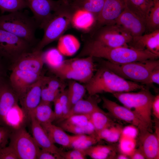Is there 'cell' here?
I'll return each mask as SVG.
<instances>
[{
    "label": "cell",
    "instance_id": "cell-19",
    "mask_svg": "<svg viewBox=\"0 0 159 159\" xmlns=\"http://www.w3.org/2000/svg\"><path fill=\"white\" fill-rule=\"evenodd\" d=\"M129 47L138 50H147L159 56V29L132 37Z\"/></svg>",
    "mask_w": 159,
    "mask_h": 159
},
{
    "label": "cell",
    "instance_id": "cell-35",
    "mask_svg": "<svg viewBox=\"0 0 159 159\" xmlns=\"http://www.w3.org/2000/svg\"><path fill=\"white\" fill-rule=\"evenodd\" d=\"M78 42L73 37H64L60 40L58 46V51L67 56L73 55L80 47Z\"/></svg>",
    "mask_w": 159,
    "mask_h": 159
},
{
    "label": "cell",
    "instance_id": "cell-55",
    "mask_svg": "<svg viewBox=\"0 0 159 159\" xmlns=\"http://www.w3.org/2000/svg\"></svg>",
    "mask_w": 159,
    "mask_h": 159
},
{
    "label": "cell",
    "instance_id": "cell-51",
    "mask_svg": "<svg viewBox=\"0 0 159 159\" xmlns=\"http://www.w3.org/2000/svg\"><path fill=\"white\" fill-rule=\"evenodd\" d=\"M6 75V69L3 59L0 57V77Z\"/></svg>",
    "mask_w": 159,
    "mask_h": 159
},
{
    "label": "cell",
    "instance_id": "cell-10",
    "mask_svg": "<svg viewBox=\"0 0 159 159\" xmlns=\"http://www.w3.org/2000/svg\"><path fill=\"white\" fill-rule=\"evenodd\" d=\"M32 12L33 17L39 27L43 29L58 9L63 1L59 0H25Z\"/></svg>",
    "mask_w": 159,
    "mask_h": 159
},
{
    "label": "cell",
    "instance_id": "cell-4",
    "mask_svg": "<svg viewBox=\"0 0 159 159\" xmlns=\"http://www.w3.org/2000/svg\"><path fill=\"white\" fill-rule=\"evenodd\" d=\"M38 27V24L33 17L20 11L0 16V29L15 35L32 46L37 45L35 33Z\"/></svg>",
    "mask_w": 159,
    "mask_h": 159
},
{
    "label": "cell",
    "instance_id": "cell-22",
    "mask_svg": "<svg viewBox=\"0 0 159 159\" xmlns=\"http://www.w3.org/2000/svg\"><path fill=\"white\" fill-rule=\"evenodd\" d=\"M96 95H89L87 99L83 98L78 101L72 107L67 114L57 120V122L62 121L73 115L91 114L95 111L101 110L98 105L99 99Z\"/></svg>",
    "mask_w": 159,
    "mask_h": 159
},
{
    "label": "cell",
    "instance_id": "cell-42",
    "mask_svg": "<svg viewBox=\"0 0 159 159\" xmlns=\"http://www.w3.org/2000/svg\"><path fill=\"white\" fill-rule=\"evenodd\" d=\"M87 156L84 150L75 148L67 151H63L62 155L63 159H85Z\"/></svg>",
    "mask_w": 159,
    "mask_h": 159
},
{
    "label": "cell",
    "instance_id": "cell-16",
    "mask_svg": "<svg viewBox=\"0 0 159 159\" xmlns=\"http://www.w3.org/2000/svg\"><path fill=\"white\" fill-rule=\"evenodd\" d=\"M115 24L132 37L143 35L146 32L145 21L126 7L117 19Z\"/></svg>",
    "mask_w": 159,
    "mask_h": 159
},
{
    "label": "cell",
    "instance_id": "cell-18",
    "mask_svg": "<svg viewBox=\"0 0 159 159\" xmlns=\"http://www.w3.org/2000/svg\"><path fill=\"white\" fill-rule=\"evenodd\" d=\"M30 120L32 137L39 147L55 155L58 159H62L63 151L52 141L42 125L32 116Z\"/></svg>",
    "mask_w": 159,
    "mask_h": 159
},
{
    "label": "cell",
    "instance_id": "cell-45",
    "mask_svg": "<svg viewBox=\"0 0 159 159\" xmlns=\"http://www.w3.org/2000/svg\"><path fill=\"white\" fill-rule=\"evenodd\" d=\"M0 159H19L14 150L10 146L0 148Z\"/></svg>",
    "mask_w": 159,
    "mask_h": 159
},
{
    "label": "cell",
    "instance_id": "cell-8",
    "mask_svg": "<svg viewBox=\"0 0 159 159\" xmlns=\"http://www.w3.org/2000/svg\"><path fill=\"white\" fill-rule=\"evenodd\" d=\"M9 139V145L14 150L19 159H37L39 148L24 127L12 128Z\"/></svg>",
    "mask_w": 159,
    "mask_h": 159
},
{
    "label": "cell",
    "instance_id": "cell-52",
    "mask_svg": "<svg viewBox=\"0 0 159 159\" xmlns=\"http://www.w3.org/2000/svg\"><path fill=\"white\" fill-rule=\"evenodd\" d=\"M115 158L117 159H130L129 156L125 154L120 153L117 155H116Z\"/></svg>",
    "mask_w": 159,
    "mask_h": 159
},
{
    "label": "cell",
    "instance_id": "cell-30",
    "mask_svg": "<svg viewBox=\"0 0 159 159\" xmlns=\"http://www.w3.org/2000/svg\"><path fill=\"white\" fill-rule=\"evenodd\" d=\"M105 0H75L69 3L77 10H83L92 14L95 19L102 10Z\"/></svg>",
    "mask_w": 159,
    "mask_h": 159
},
{
    "label": "cell",
    "instance_id": "cell-11",
    "mask_svg": "<svg viewBox=\"0 0 159 159\" xmlns=\"http://www.w3.org/2000/svg\"><path fill=\"white\" fill-rule=\"evenodd\" d=\"M102 99L103 107L113 117L134 126L138 129L140 133L147 130L150 131L146 125L132 110L105 97H103Z\"/></svg>",
    "mask_w": 159,
    "mask_h": 159
},
{
    "label": "cell",
    "instance_id": "cell-6",
    "mask_svg": "<svg viewBox=\"0 0 159 159\" xmlns=\"http://www.w3.org/2000/svg\"><path fill=\"white\" fill-rule=\"evenodd\" d=\"M104 66L125 79L144 84L151 72L159 66L157 59H150L124 64H116L107 60L103 62Z\"/></svg>",
    "mask_w": 159,
    "mask_h": 159
},
{
    "label": "cell",
    "instance_id": "cell-21",
    "mask_svg": "<svg viewBox=\"0 0 159 159\" xmlns=\"http://www.w3.org/2000/svg\"><path fill=\"white\" fill-rule=\"evenodd\" d=\"M49 69L57 77L62 80H74L85 84L91 79L95 70V69H74L62 67L58 65Z\"/></svg>",
    "mask_w": 159,
    "mask_h": 159
},
{
    "label": "cell",
    "instance_id": "cell-48",
    "mask_svg": "<svg viewBox=\"0 0 159 159\" xmlns=\"http://www.w3.org/2000/svg\"><path fill=\"white\" fill-rule=\"evenodd\" d=\"M37 159H57L55 155L47 151L39 149L38 152Z\"/></svg>",
    "mask_w": 159,
    "mask_h": 159
},
{
    "label": "cell",
    "instance_id": "cell-41",
    "mask_svg": "<svg viewBox=\"0 0 159 159\" xmlns=\"http://www.w3.org/2000/svg\"><path fill=\"white\" fill-rule=\"evenodd\" d=\"M123 128L121 125L115 123L110 127V134L105 140L110 143L117 142L120 138Z\"/></svg>",
    "mask_w": 159,
    "mask_h": 159
},
{
    "label": "cell",
    "instance_id": "cell-13",
    "mask_svg": "<svg viewBox=\"0 0 159 159\" xmlns=\"http://www.w3.org/2000/svg\"><path fill=\"white\" fill-rule=\"evenodd\" d=\"M42 51H32L21 54L11 63V70L17 69L41 74L44 63Z\"/></svg>",
    "mask_w": 159,
    "mask_h": 159
},
{
    "label": "cell",
    "instance_id": "cell-12",
    "mask_svg": "<svg viewBox=\"0 0 159 159\" xmlns=\"http://www.w3.org/2000/svg\"><path fill=\"white\" fill-rule=\"evenodd\" d=\"M19 98L6 76L0 77V125H8L6 119L11 110L18 104Z\"/></svg>",
    "mask_w": 159,
    "mask_h": 159
},
{
    "label": "cell",
    "instance_id": "cell-27",
    "mask_svg": "<svg viewBox=\"0 0 159 159\" xmlns=\"http://www.w3.org/2000/svg\"><path fill=\"white\" fill-rule=\"evenodd\" d=\"M93 58L90 56L77 57L61 61L58 66L63 68L82 70L96 68Z\"/></svg>",
    "mask_w": 159,
    "mask_h": 159
},
{
    "label": "cell",
    "instance_id": "cell-17",
    "mask_svg": "<svg viewBox=\"0 0 159 159\" xmlns=\"http://www.w3.org/2000/svg\"><path fill=\"white\" fill-rule=\"evenodd\" d=\"M44 77L43 75L37 82L30 86L19 100L22 112L29 120L34 110L41 102V91Z\"/></svg>",
    "mask_w": 159,
    "mask_h": 159
},
{
    "label": "cell",
    "instance_id": "cell-9",
    "mask_svg": "<svg viewBox=\"0 0 159 159\" xmlns=\"http://www.w3.org/2000/svg\"><path fill=\"white\" fill-rule=\"evenodd\" d=\"M28 43L15 35L0 29V57L11 63L22 54L32 51Z\"/></svg>",
    "mask_w": 159,
    "mask_h": 159
},
{
    "label": "cell",
    "instance_id": "cell-54",
    "mask_svg": "<svg viewBox=\"0 0 159 159\" xmlns=\"http://www.w3.org/2000/svg\"><path fill=\"white\" fill-rule=\"evenodd\" d=\"M75 0H69V2H71L73 1H74Z\"/></svg>",
    "mask_w": 159,
    "mask_h": 159
},
{
    "label": "cell",
    "instance_id": "cell-36",
    "mask_svg": "<svg viewBox=\"0 0 159 159\" xmlns=\"http://www.w3.org/2000/svg\"><path fill=\"white\" fill-rule=\"evenodd\" d=\"M59 126L65 131L75 135L87 134L97 135L94 127L90 121L85 126H80L67 123L63 121L58 122Z\"/></svg>",
    "mask_w": 159,
    "mask_h": 159
},
{
    "label": "cell",
    "instance_id": "cell-34",
    "mask_svg": "<svg viewBox=\"0 0 159 159\" xmlns=\"http://www.w3.org/2000/svg\"><path fill=\"white\" fill-rule=\"evenodd\" d=\"M71 144V148L85 150L95 145L100 141L95 135L81 134L74 135Z\"/></svg>",
    "mask_w": 159,
    "mask_h": 159
},
{
    "label": "cell",
    "instance_id": "cell-2",
    "mask_svg": "<svg viewBox=\"0 0 159 159\" xmlns=\"http://www.w3.org/2000/svg\"><path fill=\"white\" fill-rule=\"evenodd\" d=\"M85 84L87 91L91 96L103 92L113 94L131 92L145 87L143 85L124 79L104 66L98 69Z\"/></svg>",
    "mask_w": 159,
    "mask_h": 159
},
{
    "label": "cell",
    "instance_id": "cell-1",
    "mask_svg": "<svg viewBox=\"0 0 159 159\" xmlns=\"http://www.w3.org/2000/svg\"><path fill=\"white\" fill-rule=\"evenodd\" d=\"M87 56L104 58L111 62L120 64L157 59L159 57L147 50H138L129 46L110 47L86 39L82 49L76 57Z\"/></svg>",
    "mask_w": 159,
    "mask_h": 159
},
{
    "label": "cell",
    "instance_id": "cell-38",
    "mask_svg": "<svg viewBox=\"0 0 159 159\" xmlns=\"http://www.w3.org/2000/svg\"><path fill=\"white\" fill-rule=\"evenodd\" d=\"M90 115H73L62 121L72 125L80 126H85L87 125L90 122Z\"/></svg>",
    "mask_w": 159,
    "mask_h": 159
},
{
    "label": "cell",
    "instance_id": "cell-3",
    "mask_svg": "<svg viewBox=\"0 0 159 159\" xmlns=\"http://www.w3.org/2000/svg\"><path fill=\"white\" fill-rule=\"evenodd\" d=\"M77 11L69 3L63 1L43 29V37L33 50L42 51L46 46L60 39L72 26L73 17Z\"/></svg>",
    "mask_w": 159,
    "mask_h": 159
},
{
    "label": "cell",
    "instance_id": "cell-33",
    "mask_svg": "<svg viewBox=\"0 0 159 159\" xmlns=\"http://www.w3.org/2000/svg\"><path fill=\"white\" fill-rule=\"evenodd\" d=\"M153 0V5L145 21L147 33L159 29V0Z\"/></svg>",
    "mask_w": 159,
    "mask_h": 159
},
{
    "label": "cell",
    "instance_id": "cell-14",
    "mask_svg": "<svg viewBox=\"0 0 159 159\" xmlns=\"http://www.w3.org/2000/svg\"><path fill=\"white\" fill-rule=\"evenodd\" d=\"M126 7L125 0H105L102 10L95 18L93 29L115 24Z\"/></svg>",
    "mask_w": 159,
    "mask_h": 159
},
{
    "label": "cell",
    "instance_id": "cell-20",
    "mask_svg": "<svg viewBox=\"0 0 159 159\" xmlns=\"http://www.w3.org/2000/svg\"><path fill=\"white\" fill-rule=\"evenodd\" d=\"M139 148L143 153L145 159L159 158V137L148 130L140 133Z\"/></svg>",
    "mask_w": 159,
    "mask_h": 159
},
{
    "label": "cell",
    "instance_id": "cell-26",
    "mask_svg": "<svg viewBox=\"0 0 159 159\" xmlns=\"http://www.w3.org/2000/svg\"><path fill=\"white\" fill-rule=\"evenodd\" d=\"M95 18L91 13L83 10H78L72 20V26L81 30L89 31L94 25Z\"/></svg>",
    "mask_w": 159,
    "mask_h": 159
},
{
    "label": "cell",
    "instance_id": "cell-39",
    "mask_svg": "<svg viewBox=\"0 0 159 159\" xmlns=\"http://www.w3.org/2000/svg\"><path fill=\"white\" fill-rule=\"evenodd\" d=\"M44 84L49 89L55 91L61 92L65 89V85L62 80L58 77L45 76Z\"/></svg>",
    "mask_w": 159,
    "mask_h": 159
},
{
    "label": "cell",
    "instance_id": "cell-46",
    "mask_svg": "<svg viewBox=\"0 0 159 159\" xmlns=\"http://www.w3.org/2000/svg\"><path fill=\"white\" fill-rule=\"evenodd\" d=\"M153 83L159 84V66L151 72L144 84L150 85Z\"/></svg>",
    "mask_w": 159,
    "mask_h": 159
},
{
    "label": "cell",
    "instance_id": "cell-37",
    "mask_svg": "<svg viewBox=\"0 0 159 159\" xmlns=\"http://www.w3.org/2000/svg\"><path fill=\"white\" fill-rule=\"evenodd\" d=\"M27 7L25 0H0V10L2 14L20 11Z\"/></svg>",
    "mask_w": 159,
    "mask_h": 159
},
{
    "label": "cell",
    "instance_id": "cell-15",
    "mask_svg": "<svg viewBox=\"0 0 159 159\" xmlns=\"http://www.w3.org/2000/svg\"><path fill=\"white\" fill-rule=\"evenodd\" d=\"M11 70L9 81L19 100L22 97L29 87L37 82L43 75L42 73L19 69Z\"/></svg>",
    "mask_w": 159,
    "mask_h": 159
},
{
    "label": "cell",
    "instance_id": "cell-24",
    "mask_svg": "<svg viewBox=\"0 0 159 159\" xmlns=\"http://www.w3.org/2000/svg\"><path fill=\"white\" fill-rule=\"evenodd\" d=\"M138 131L136 127L132 125L123 128L119 140V148L120 153L126 154L129 157L136 148V138Z\"/></svg>",
    "mask_w": 159,
    "mask_h": 159
},
{
    "label": "cell",
    "instance_id": "cell-28",
    "mask_svg": "<svg viewBox=\"0 0 159 159\" xmlns=\"http://www.w3.org/2000/svg\"><path fill=\"white\" fill-rule=\"evenodd\" d=\"M125 0L126 7L130 11L145 21L147 15L153 5V0Z\"/></svg>",
    "mask_w": 159,
    "mask_h": 159
},
{
    "label": "cell",
    "instance_id": "cell-25",
    "mask_svg": "<svg viewBox=\"0 0 159 159\" xmlns=\"http://www.w3.org/2000/svg\"><path fill=\"white\" fill-rule=\"evenodd\" d=\"M51 104L41 101L31 116H33L41 125L52 123L56 120L55 115Z\"/></svg>",
    "mask_w": 159,
    "mask_h": 159
},
{
    "label": "cell",
    "instance_id": "cell-49",
    "mask_svg": "<svg viewBox=\"0 0 159 159\" xmlns=\"http://www.w3.org/2000/svg\"><path fill=\"white\" fill-rule=\"evenodd\" d=\"M155 119H159V95L154 96L152 105V111Z\"/></svg>",
    "mask_w": 159,
    "mask_h": 159
},
{
    "label": "cell",
    "instance_id": "cell-53",
    "mask_svg": "<svg viewBox=\"0 0 159 159\" xmlns=\"http://www.w3.org/2000/svg\"><path fill=\"white\" fill-rule=\"evenodd\" d=\"M62 0L65 2H69V0Z\"/></svg>",
    "mask_w": 159,
    "mask_h": 159
},
{
    "label": "cell",
    "instance_id": "cell-23",
    "mask_svg": "<svg viewBox=\"0 0 159 159\" xmlns=\"http://www.w3.org/2000/svg\"><path fill=\"white\" fill-rule=\"evenodd\" d=\"M52 141L64 148H71L74 135H70L59 126L50 123L42 125Z\"/></svg>",
    "mask_w": 159,
    "mask_h": 159
},
{
    "label": "cell",
    "instance_id": "cell-29",
    "mask_svg": "<svg viewBox=\"0 0 159 159\" xmlns=\"http://www.w3.org/2000/svg\"><path fill=\"white\" fill-rule=\"evenodd\" d=\"M84 150L87 156L93 159L114 158L116 156L115 148L111 145H94Z\"/></svg>",
    "mask_w": 159,
    "mask_h": 159
},
{
    "label": "cell",
    "instance_id": "cell-40",
    "mask_svg": "<svg viewBox=\"0 0 159 159\" xmlns=\"http://www.w3.org/2000/svg\"><path fill=\"white\" fill-rule=\"evenodd\" d=\"M60 92L55 91L48 88L44 84V77L41 91V101L51 103L53 102Z\"/></svg>",
    "mask_w": 159,
    "mask_h": 159
},
{
    "label": "cell",
    "instance_id": "cell-43",
    "mask_svg": "<svg viewBox=\"0 0 159 159\" xmlns=\"http://www.w3.org/2000/svg\"><path fill=\"white\" fill-rule=\"evenodd\" d=\"M12 129L8 125L0 126V148L6 146Z\"/></svg>",
    "mask_w": 159,
    "mask_h": 159
},
{
    "label": "cell",
    "instance_id": "cell-5",
    "mask_svg": "<svg viewBox=\"0 0 159 159\" xmlns=\"http://www.w3.org/2000/svg\"><path fill=\"white\" fill-rule=\"evenodd\" d=\"M125 107L133 112L152 132V105L154 96L146 87L138 92H122L113 94Z\"/></svg>",
    "mask_w": 159,
    "mask_h": 159
},
{
    "label": "cell",
    "instance_id": "cell-7",
    "mask_svg": "<svg viewBox=\"0 0 159 159\" xmlns=\"http://www.w3.org/2000/svg\"><path fill=\"white\" fill-rule=\"evenodd\" d=\"M88 39L110 47H127L132 37L127 32L116 24L105 25L95 29Z\"/></svg>",
    "mask_w": 159,
    "mask_h": 159
},
{
    "label": "cell",
    "instance_id": "cell-50",
    "mask_svg": "<svg viewBox=\"0 0 159 159\" xmlns=\"http://www.w3.org/2000/svg\"><path fill=\"white\" fill-rule=\"evenodd\" d=\"M131 159H145V156L142 151L139 148H135L129 156Z\"/></svg>",
    "mask_w": 159,
    "mask_h": 159
},
{
    "label": "cell",
    "instance_id": "cell-44",
    "mask_svg": "<svg viewBox=\"0 0 159 159\" xmlns=\"http://www.w3.org/2000/svg\"><path fill=\"white\" fill-rule=\"evenodd\" d=\"M59 98L63 110V116L62 118L67 114L70 109L67 90L61 91L59 95Z\"/></svg>",
    "mask_w": 159,
    "mask_h": 159
},
{
    "label": "cell",
    "instance_id": "cell-47",
    "mask_svg": "<svg viewBox=\"0 0 159 159\" xmlns=\"http://www.w3.org/2000/svg\"><path fill=\"white\" fill-rule=\"evenodd\" d=\"M54 105V112L56 117V120H58L63 116L62 107L59 101V95L53 102Z\"/></svg>",
    "mask_w": 159,
    "mask_h": 159
},
{
    "label": "cell",
    "instance_id": "cell-32",
    "mask_svg": "<svg viewBox=\"0 0 159 159\" xmlns=\"http://www.w3.org/2000/svg\"><path fill=\"white\" fill-rule=\"evenodd\" d=\"M67 91L70 109L77 102L83 99L87 91L85 85L70 80Z\"/></svg>",
    "mask_w": 159,
    "mask_h": 159
},
{
    "label": "cell",
    "instance_id": "cell-31",
    "mask_svg": "<svg viewBox=\"0 0 159 159\" xmlns=\"http://www.w3.org/2000/svg\"><path fill=\"white\" fill-rule=\"evenodd\" d=\"M90 121L94 127L96 134L101 130L110 127L115 124L109 117L108 114L101 109L90 115Z\"/></svg>",
    "mask_w": 159,
    "mask_h": 159
}]
</instances>
